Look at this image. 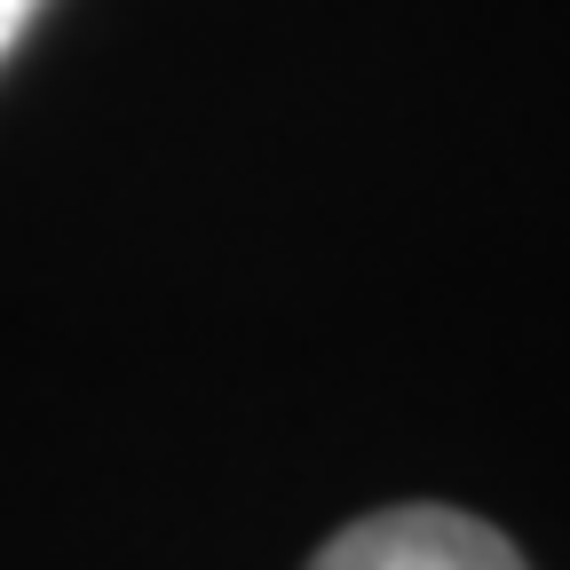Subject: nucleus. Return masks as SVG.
<instances>
[{
    "label": "nucleus",
    "instance_id": "1",
    "mask_svg": "<svg viewBox=\"0 0 570 570\" xmlns=\"http://www.w3.org/2000/svg\"><path fill=\"white\" fill-rule=\"evenodd\" d=\"M309 570H531V562L460 508H381L325 539Z\"/></svg>",
    "mask_w": 570,
    "mask_h": 570
},
{
    "label": "nucleus",
    "instance_id": "2",
    "mask_svg": "<svg viewBox=\"0 0 570 570\" xmlns=\"http://www.w3.org/2000/svg\"><path fill=\"white\" fill-rule=\"evenodd\" d=\"M32 9H40V0H0V56L17 48V32L32 24Z\"/></svg>",
    "mask_w": 570,
    "mask_h": 570
}]
</instances>
